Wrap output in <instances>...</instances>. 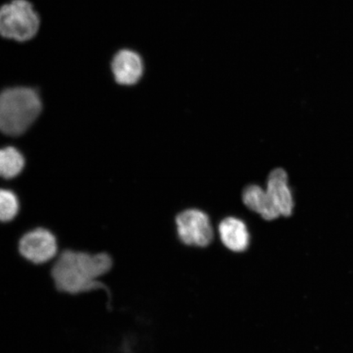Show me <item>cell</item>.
I'll return each instance as SVG.
<instances>
[{
    "mask_svg": "<svg viewBox=\"0 0 353 353\" xmlns=\"http://www.w3.org/2000/svg\"><path fill=\"white\" fill-rule=\"evenodd\" d=\"M221 241L234 252H242L250 245L248 228L242 220L235 217L224 219L219 225Z\"/></svg>",
    "mask_w": 353,
    "mask_h": 353,
    "instance_id": "cell-8",
    "label": "cell"
},
{
    "mask_svg": "<svg viewBox=\"0 0 353 353\" xmlns=\"http://www.w3.org/2000/svg\"><path fill=\"white\" fill-rule=\"evenodd\" d=\"M19 202L15 194L0 189V222H8L19 213Z\"/></svg>",
    "mask_w": 353,
    "mask_h": 353,
    "instance_id": "cell-11",
    "label": "cell"
},
{
    "mask_svg": "<svg viewBox=\"0 0 353 353\" xmlns=\"http://www.w3.org/2000/svg\"><path fill=\"white\" fill-rule=\"evenodd\" d=\"M242 200L247 208L259 214L265 220H274L281 216L273 205L266 189L258 185L246 187L242 193Z\"/></svg>",
    "mask_w": 353,
    "mask_h": 353,
    "instance_id": "cell-9",
    "label": "cell"
},
{
    "mask_svg": "<svg viewBox=\"0 0 353 353\" xmlns=\"http://www.w3.org/2000/svg\"><path fill=\"white\" fill-rule=\"evenodd\" d=\"M41 110V97L34 88H6L0 92V131L8 136L24 134Z\"/></svg>",
    "mask_w": 353,
    "mask_h": 353,
    "instance_id": "cell-2",
    "label": "cell"
},
{
    "mask_svg": "<svg viewBox=\"0 0 353 353\" xmlns=\"http://www.w3.org/2000/svg\"><path fill=\"white\" fill-rule=\"evenodd\" d=\"M113 267L107 253L90 254L65 250L52 265L50 277L57 292L69 296H81L103 291L112 299L110 286L101 282Z\"/></svg>",
    "mask_w": 353,
    "mask_h": 353,
    "instance_id": "cell-1",
    "label": "cell"
},
{
    "mask_svg": "<svg viewBox=\"0 0 353 353\" xmlns=\"http://www.w3.org/2000/svg\"><path fill=\"white\" fill-rule=\"evenodd\" d=\"M114 81L122 86H134L143 81L145 74L144 57L132 48L116 52L110 64Z\"/></svg>",
    "mask_w": 353,
    "mask_h": 353,
    "instance_id": "cell-6",
    "label": "cell"
},
{
    "mask_svg": "<svg viewBox=\"0 0 353 353\" xmlns=\"http://www.w3.org/2000/svg\"><path fill=\"white\" fill-rule=\"evenodd\" d=\"M25 165V159L14 148L0 149V176L10 179L20 174Z\"/></svg>",
    "mask_w": 353,
    "mask_h": 353,
    "instance_id": "cell-10",
    "label": "cell"
},
{
    "mask_svg": "<svg viewBox=\"0 0 353 353\" xmlns=\"http://www.w3.org/2000/svg\"><path fill=\"white\" fill-rule=\"evenodd\" d=\"M19 250L26 261L43 265L56 257L59 246L54 234L46 229L38 228L21 237Z\"/></svg>",
    "mask_w": 353,
    "mask_h": 353,
    "instance_id": "cell-5",
    "label": "cell"
},
{
    "mask_svg": "<svg viewBox=\"0 0 353 353\" xmlns=\"http://www.w3.org/2000/svg\"><path fill=\"white\" fill-rule=\"evenodd\" d=\"M176 231L181 241L188 245L205 247L214 238L209 216L200 210H187L176 218Z\"/></svg>",
    "mask_w": 353,
    "mask_h": 353,
    "instance_id": "cell-4",
    "label": "cell"
},
{
    "mask_svg": "<svg viewBox=\"0 0 353 353\" xmlns=\"http://www.w3.org/2000/svg\"><path fill=\"white\" fill-rule=\"evenodd\" d=\"M41 19L28 0H12L0 7V35L17 42H26L37 34Z\"/></svg>",
    "mask_w": 353,
    "mask_h": 353,
    "instance_id": "cell-3",
    "label": "cell"
},
{
    "mask_svg": "<svg viewBox=\"0 0 353 353\" xmlns=\"http://www.w3.org/2000/svg\"><path fill=\"white\" fill-rule=\"evenodd\" d=\"M266 191L281 216L290 217L292 215L294 201L289 186L288 174L285 170L278 168L271 172L268 176Z\"/></svg>",
    "mask_w": 353,
    "mask_h": 353,
    "instance_id": "cell-7",
    "label": "cell"
}]
</instances>
